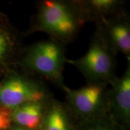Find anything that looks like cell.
Masks as SVG:
<instances>
[{
	"mask_svg": "<svg viewBox=\"0 0 130 130\" xmlns=\"http://www.w3.org/2000/svg\"><path fill=\"white\" fill-rule=\"evenodd\" d=\"M49 100L28 102L12 110L13 123L29 130H40Z\"/></svg>",
	"mask_w": 130,
	"mask_h": 130,
	"instance_id": "cell-11",
	"label": "cell"
},
{
	"mask_svg": "<svg viewBox=\"0 0 130 130\" xmlns=\"http://www.w3.org/2000/svg\"><path fill=\"white\" fill-rule=\"evenodd\" d=\"M65 46L51 38L25 46L17 68L48 80L63 90L67 86L63 75L68 58Z\"/></svg>",
	"mask_w": 130,
	"mask_h": 130,
	"instance_id": "cell-2",
	"label": "cell"
},
{
	"mask_svg": "<svg viewBox=\"0 0 130 130\" xmlns=\"http://www.w3.org/2000/svg\"><path fill=\"white\" fill-rule=\"evenodd\" d=\"M85 22L96 25L125 10L124 1L121 0H75Z\"/></svg>",
	"mask_w": 130,
	"mask_h": 130,
	"instance_id": "cell-9",
	"label": "cell"
},
{
	"mask_svg": "<svg viewBox=\"0 0 130 130\" xmlns=\"http://www.w3.org/2000/svg\"><path fill=\"white\" fill-rule=\"evenodd\" d=\"M108 113L126 128L130 124V62L121 77H116L109 84Z\"/></svg>",
	"mask_w": 130,
	"mask_h": 130,
	"instance_id": "cell-8",
	"label": "cell"
},
{
	"mask_svg": "<svg viewBox=\"0 0 130 130\" xmlns=\"http://www.w3.org/2000/svg\"><path fill=\"white\" fill-rule=\"evenodd\" d=\"M36 10L24 36L43 32L66 45L74 40L86 23L75 0H42L37 3Z\"/></svg>",
	"mask_w": 130,
	"mask_h": 130,
	"instance_id": "cell-1",
	"label": "cell"
},
{
	"mask_svg": "<svg viewBox=\"0 0 130 130\" xmlns=\"http://www.w3.org/2000/svg\"><path fill=\"white\" fill-rule=\"evenodd\" d=\"M13 124L12 110L0 105V130H9Z\"/></svg>",
	"mask_w": 130,
	"mask_h": 130,
	"instance_id": "cell-13",
	"label": "cell"
},
{
	"mask_svg": "<svg viewBox=\"0 0 130 130\" xmlns=\"http://www.w3.org/2000/svg\"><path fill=\"white\" fill-rule=\"evenodd\" d=\"M9 130H19V127L18 126L14 125V126H12Z\"/></svg>",
	"mask_w": 130,
	"mask_h": 130,
	"instance_id": "cell-14",
	"label": "cell"
},
{
	"mask_svg": "<svg viewBox=\"0 0 130 130\" xmlns=\"http://www.w3.org/2000/svg\"><path fill=\"white\" fill-rule=\"evenodd\" d=\"M109 84L87 83L78 89L68 86L66 93L68 108L77 120H89L108 113Z\"/></svg>",
	"mask_w": 130,
	"mask_h": 130,
	"instance_id": "cell-5",
	"label": "cell"
},
{
	"mask_svg": "<svg viewBox=\"0 0 130 130\" xmlns=\"http://www.w3.org/2000/svg\"><path fill=\"white\" fill-rule=\"evenodd\" d=\"M75 118L67 104L52 98L47 103L40 130H74Z\"/></svg>",
	"mask_w": 130,
	"mask_h": 130,
	"instance_id": "cell-10",
	"label": "cell"
},
{
	"mask_svg": "<svg viewBox=\"0 0 130 130\" xmlns=\"http://www.w3.org/2000/svg\"><path fill=\"white\" fill-rule=\"evenodd\" d=\"M52 98L51 90L42 79L19 68L9 71L0 79V105L10 110Z\"/></svg>",
	"mask_w": 130,
	"mask_h": 130,
	"instance_id": "cell-3",
	"label": "cell"
},
{
	"mask_svg": "<svg viewBox=\"0 0 130 130\" xmlns=\"http://www.w3.org/2000/svg\"><path fill=\"white\" fill-rule=\"evenodd\" d=\"M24 36L7 16L0 12V79L9 71L17 68L25 47Z\"/></svg>",
	"mask_w": 130,
	"mask_h": 130,
	"instance_id": "cell-6",
	"label": "cell"
},
{
	"mask_svg": "<svg viewBox=\"0 0 130 130\" xmlns=\"http://www.w3.org/2000/svg\"><path fill=\"white\" fill-rule=\"evenodd\" d=\"M95 25L96 31L111 50L130 60V18L125 10Z\"/></svg>",
	"mask_w": 130,
	"mask_h": 130,
	"instance_id": "cell-7",
	"label": "cell"
},
{
	"mask_svg": "<svg viewBox=\"0 0 130 130\" xmlns=\"http://www.w3.org/2000/svg\"><path fill=\"white\" fill-rule=\"evenodd\" d=\"M116 54L95 31L87 53L77 59H68L85 78L87 83L109 84L116 78Z\"/></svg>",
	"mask_w": 130,
	"mask_h": 130,
	"instance_id": "cell-4",
	"label": "cell"
},
{
	"mask_svg": "<svg viewBox=\"0 0 130 130\" xmlns=\"http://www.w3.org/2000/svg\"><path fill=\"white\" fill-rule=\"evenodd\" d=\"M74 130H127L109 113L89 120H78Z\"/></svg>",
	"mask_w": 130,
	"mask_h": 130,
	"instance_id": "cell-12",
	"label": "cell"
}]
</instances>
